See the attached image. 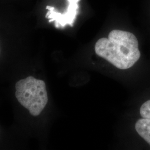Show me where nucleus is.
<instances>
[{"instance_id": "39448f33", "label": "nucleus", "mask_w": 150, "mask_h": 150, "mask_svg": "<svg viewBox=\"0 0 150 150\" xmlns=\"http://www.w3.org/2000/svg\"><path fill=\"white\" fill-rule=\"evenodd\" d=\"M139 113L142 118L150 120V100L142 104Z\"/></svg>"}, {"instance_id": "f03ea898", "label": "nucleus", "mask_w": 150, "mask_h": 150, "mask_svg": "<svg viewBox=\"0 0 150 150\" xmlns=\"http://www.w3.org/2000/svg\"><path fill=\"white\" fill-rule=\"evenodd\" d=\"M15 88V96L18 102L33 116L40 115L48 102L45 82L28 76L18 81Z\"/></svg>"}, {"instance_id": "20e7f679", "label": "nucleus", "mask_w": 150, "mask_h": 150, "mask_svg": "<svg viewBox=\"0 0 150 150\" xmlns=\"http://www.w3.org/2000/svg\"><path fill=\"white\" fill-rule=\"evenodd\" d=\"M135 129L138 134L150 145V120L139 119L135 124Z\"/></svg>"}, {"instance_id": "f257e3e1", "label": "nucleus", "mask_w": 150, "mask_h": 150, "mask_svg": "<svg viewBox=\"0 0 150 150\" xmlns=\"http://www.w3.org/2000/svg\"><path fill=\"white\" fill-rule=\"evenodd\" d=\"M96 54L120 70L131 68L140 58L136 37L131 32L114 30L108 38L99 39L95 46Z\"/></svg>"}, {"instance_id": "7ed1b4c3", "label": "nucleus", "mask_w": 150, "mask_h": 150, "mask_svg": "<svg viewBox=\"0 0 150 150\" xmlns=\"http://www.w3.org/2000/svg\"><path fill=\"white\" fill-rule=\"evenodd\" d=\"M79 1L80 0H67V8L63 13L57 12L54 7L47 6L46 9L48 12L46 17L49 20V22H54L56 28H63L67 25L73 26L79 10Z\"/></svg>"}]
</instances>
